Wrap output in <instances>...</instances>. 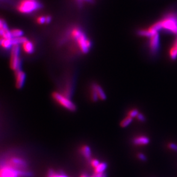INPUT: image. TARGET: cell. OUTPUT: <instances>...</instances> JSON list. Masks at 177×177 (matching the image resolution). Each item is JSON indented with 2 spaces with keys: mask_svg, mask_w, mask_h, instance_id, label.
I'll return each instance as SVG.
<instances>
[{
  "mask_svg": "<svg viewBox=\"0 0 177 177\" xmlns=\"http://www.w3.org/2000/svg\"><path fill=\"white\" fill-rule=\"evenodd\" d=\"M33 173L28 170H20L2 159L1 162L0 177H32Z\"/></svg>",
  "mask_w": 177,
  "mask_h": 177,
  "instance_id": "obj_1",
  "label": "cell"
},
{
  "mask_svg": "<svg viewBox=\"0 0 177 177\" xmlns=\"http://www.w3.org/2000/svg\"><path fill=\"white\" fill-rule=\"evenodd\" d=\"M70 36L76 42L79 49L83 54H86L89 51L92 45L91 42L80 28H73L70 32Z\"/></svg>",
  "mask_w": 177,
  "mask_h": 177,
  "instance_id": "obj_2",
  "label": "cell"
},
{
  "mask_svg": "<svg viewBox=\"0 0 177 177\" xmlns=\"http://www.w3.org/2000/svg\"><path fill=\"white\" fill-rule=\"evenodd\" d=\"M41 7V4L37 0H21L17 6V9L21 13L27 14L35 11Z\"/></svg>",
  "mask_w": 177,
  "mask_h": 177,
  "instance_id": "obj_3",
  "label": "cell"
},
{
  "mask_svg": "<svg viewBox=\"0 0 177 177\" xmlns=\"http://www.w3.org/2000/svg\"><path fill=\"white\" fill-rule=\"evenodd\" d=\"M162 29L166 32L177 34V14L170 13L161 20Z\"/></svg>",
  "mask_w": 177,
  "mask_h": 177,
  "instance_id": "obj_4",
  "label": "cell"
},
{
  "mask_svg": "<svg viewBox=\"0 0 177 177\" xmlns=\"http://www.w3.org/2000/svg\"><path fill=\"white\" fill-rule=\"evenodd\" d=\"M52 97L60 105L63 106L65 109L72 112L75 111L76 109V106L75 105V104L65 95H63L59 92H55L53 93Z\"/></svg>",
  "mask_w": 177,
  "mask_h": 177,
  "instance_id": "obj_5",
  "label": "cell"
},
{
  "mask_svg": "<svg viewBox=\"0 0 177 177\" xmlns=\"http://www.w3.org/2000/svg\"><path fill=\"white\" fill-rule=\"evenodd\" d=\"M20 47L19 45H13L11 49L10 67L14 71L20 69V59L19 57Z\"/></svg>",
  "mask_w": 177,
  "mask_h": 177,
  "instance_id": "obj_6",
  "label": "cell"
},
{
  "mask_svg": "<svg viewBox=\"0 0 177 177\" xmlns=\"http://www.w3.org/2000/svg\"><path fill=\"white\" fill-rule=\"evenodd\" d=\"M91 97L94 101L97 100H105L106 99V95L100 85L94 83L91 86Z\"/></svg>",
  "mask_w": 177,
  "mask_h": 177,
  "instance_id": "obj_7",
  "label": "cell"
},
{
  "mask_svg": "<svg viewBox=\"0 0 177 177\" xmlns=\"http://www.w3.org/2000/svg\"><path fill=\"white\" fill-rule=\"evenodd\" d=\"M8 163L20 170H27V162L23 158L18 157H11L9 159H4Z\"/></svg>",
  "mask_w": 177,
  "mask_h": 177,
  "instance_id": "obj_8",
  "label": "cell"
},
{
  "mask_svg": "<svg viewBox=\"0 0 177 177\" xmlns=\"http://www.w3.org/2000/svg\"><path fill=\"white\" fill-rule=\"evenodd\" d=\"M150 52L152 56H155L160 49V38L158 33L150 37L149 42Z\"/></svg>",
  "mask_w": 177,
  "mask_h": 177,
  "instance_id": "obj_9",
  "label": "cell"
},
{
  "mask_svg": "<svg viewBox=\"0 0 177 177\" xmlns=\"http://www.w3.org/2000/svg\"><path fill=\"white\" fill-rule=\"evenodd\" d=\"M15 79H16V87L20 89L24 86L25 81V74L21 69H18L15 71Z\"/></svg>",
  "mask_w": 177,
  "mask_h": 177,
  "instance_id": "obj_10",
  "label": "cell"
},
{
  "mask_svg": "<svg viewBox=\"0 0 177 177\" xmlns=\"http://www.w3.org/2000/svg\"><path fill=\"white\" fill-rule=\"evenodd\" d=\"M0 34L1 38L13 39L11 31L8 29L5 21L3 19H1L0 22Z\"/></svg>",
  "mask_w": 177,
  "mask_h": 177,
  "instance_id": "obj_11",
  "label": "cell"
},
{
  "mask_svg": "<svg viewBox=\"0 0 177 177\" xmlns=\"http://www.w3.org/2000/svg\"><path fill=\"white\" fill-rule=\"evenodd\" d=\"M21 45L23 51L27 54H31L35 51V46L33 43L28 40L25 42Z\"/></svg>",
  "mask_w": 177,
  "mask_h": 177,
  "instance_id": "obj_12",
  "label": "cell"
},
{
  "mask_svg": "<svg viewBox=\"0 0 177 177\" xmlns=\"http://www.w3.org/2000/svg\"><path fill=\"white\" fill-rule=\"evenodd\" d=\"M80 153L86 160H91L92 152L90 147L88 145H83L80 148Z\"/></svg>",
  "mask_w": 177,
  "mask_h": 177,
  "instance_id": "obj_13",
  "label": "cell"
},
{
  "mask_svg": "<svg viewBox=\"0 0 177 177\" xmlns=\"http://www.w3.org/2000/svg\"><path fill=\"white\" fill-rule=\"evenodd\" d=\"M149 143H150L149 138L144 136L136 137L133 140V143L135 145H147Z\"/></svg>",
  "mask_w": 177,
  "mask_h": 177,
  "instance_id": "obj_14",
  "label": "cell"
},
{
  "mask_svg": "<svg viewBox=\"0 0 177 177\" xmlns=\"http://www.w3.org/2000/svg\"><path fill=\"white\" fill-rule=\"evenodd\" d=\"M1 46L5 49H11L13 46V39L1 38Z\"/></svg>",
  "mask_w": 177,
  "mask_h": 177,
  "instance_id": "obj_15",
  "label": "cell"
},
{
  "mask_svg": "<svg viewBox=\"0 0 177 177\" xmlns=\"http://www.w3.org/2000/svg\"><path fill=\"white\" fill-rule=\"evenodd\" d=\"M47 177H71L68 176L63 171H56L53 169H49L47 172Z\"/></svg>",
  "mask_w": 177,
  "mask_h": 177,
  "instance_id": "obj_16",
  "label": "cell"
},
{
  "mask_svg": "<svg viewBox=\"0 0 177 177\" xmlns=\"http://www.w3.org/2000/svg\"><path fill=\"white\" fill-rule=\"evenodd\" d=\"M107 168V164L106 162H100L99 165L94 168V173L96 174L104 173H105Z\"/></svg>",
  "mask_w": 177,
  "mask_h": 177,
  "instance_id": "obj_17",
  "label": "cell"
},
{
  "mask_svg": "<svg viewBox=\"0 0 177 177\" xmlns=\"http://www.w3.org/2000/svg\"><path fill=\"white\" fill-rule=\"evenodd\" d=\"M138 35L141 36H145V37H151L152 36L155 35V34H154L152 33L151 31H150L149 29L148 30H146V29H141L139 30L138 31Z\"/></svg>",
  "mask_w": 177,
  "mask_h": 177,
  "instance_id": "obj_18",
  "label": "cell"
},
{
  "mask_svg": "<svg viewBox=\"0 0 177 177\" xmlns=\"http://www.w3.org/2000/svg\"><path fill=\"white\" fill-rule=\"evenodd\" d=\"M28 39L25 37L23 36L18 37H16V38H13V45H19V44H23L25 42H26Z\"/></svg>",
  "mask_w": 177,
  "mask_h": 177,
  "instance_id": "obj_19",
  "label": "cell"
},
{
  "mask_svg": "<svg viewBox=\"0 0 177 177\" xmlns=\"http://www.w3.org/2000/svg\"><path fill=\"white\" fill-rule=\"evenodd\" d=\"M132 121V118H130V117L127 116L126 118H125L121 121L120 126L123 128L127 127L131 123Z\"/></svg>",
  "mask_w": 177,
  "mask_h": 177,
  "instance_id": "obj_20",
  "label": "cell"
},
{
  "mask_svg": "<svg viewBox=\"0 0 177 177\" xmlns=\"http://www.w3.org/2000/svg\"><path fill=\"white\" fill-rule=\"evenodd\" d=\"M11 35L13 38L23 36V32L19 29H13L11 30Z\"/></svg>",
  "mask_w": 177,
  "mask_h": 177,
  "instance_id": "obj_21",
  "label": "cell"
},
{
  "mask_svg": "<svg viewBox=\"0 0 177 177\" xmlns=\"http://www.w3.org/2000/svg\"><path fill=\"white\" fill-rule=\"evenodd\" d=\"M170 57L172 60H176L177 58V48L173 47L170 51Z\"/></svg>",
  "mask_w": 177,
  "mask_h": 177,
  "instance_id": "obj_22",
  "label": "cell"
},
{
  "mask_svg": "<svg viewBox=\"0 0 177 177\" xmlns=\"http://www.w3.org/2000/svg\"><path fill=\"white\" fill-rule=\"evenodd\" d=\"M139 111L137 109H132L131 110H130V112L128 113V116H129L131 118H134L135 117H137V116L139 114Z\"/></svg>",
  "mask_w": 177,
  "mask_h": 177,
  "instance_id": "obj_23",
  "label": "cell"
},
{
  "mask_svg": "<svg viewBox=\"0 0 177 177\" xmlns=\"http://www.w3.org/2000/svg\"><path fill=\"white\" fill-rule=\"evenodd\" d=\"M100 162L97 160V159H91V161H90V164H91V166L95 168V167H96L97 166L99 165V164H100Z\"/></svg>",
  "mask_w": 177,
  "mask_h": 177,
  "instance_id": "obj_24",
  "label": "cell"
},
{
  "mask_svg": "<svg viewBox=\"0 0 177 177\" xmlns=\"http://www.w3.org/2000/svg\"><path fill=\"white\" fill-rule=\"evenodd\" d=\"M37 24H43L46 23V20H45V17L44 16H40L36 20Z\"/></svg>",
  "mask_w": 177,
  "mask_h": 177,
  "instance_id": "obj_25",
  "label": "cell"
},
{
  "mask_svg": "<svg viewBox=\"0 0 177 177\" xmlns=\"http://www.w3.org/2000/svg\"><path fill=\"white\" fill-rule=\"evenodd\" d=\"M138 158L139 160L143 162H146L147 161V157L143 153H139L138 154Z\"/></svg>",
  "mask_w": 177,
  "mask_h": 177,
  "instance_id": "obj_26",
  "label": "cell"
},
{
  "mask_svg": "<svg viewBox=\"0 0 177 177\" xmlns=\"http://www.w3.org/2000/svg\"><path fill=\"white\" fill-rule=\"evenodd\" d=\"M168 148L174 151L177 152V144L176 143H171L168 144Z\"/></svg>",
  "mask_w": 177,
  "mask_h": 177,
  "instance_id": "obj_27",
  "label": "cell"
},
{
  "mask_svg": "<svg viewBox=\"0 0 177 177\" xmlns=\"http://www.w3.org/2000/svg\"><path fill=\"white\" fill-rule=\"evenodd\" d=\"M102 174H103V173H102ZM101 174H96V173H94V174H93L92 176H89L87 175V174L83 173V174H82L80 175V177H100V176H101Z\"/></svg>",
  "mask_w": 177,
  "mask_h": 177,
  "instance_id": "obj_28",
  "label": "cell"
},
{
  "mask_svg": "<svg viewBox=\"0 0 177 177\" xmlns=\"http://www.w3.org/2000/svg\"><path fill=\"white\" fill-rule=\"evenodd\" d=\"M136 118L141 121H145V120H146V118H145L144 116L141 113H139Z\"/></svg>",
  "mask_w": 177,
  "mask_h": 177,
  "instance_id": "obj_29",
  "label": "cell"
},
{
  "mask_svg": "<svg viewBox=\"0 0 177 177\" xmlns=\"http://www.w3.org/2000/svg\"><path fill=\"white\" fill-rule=\"evenodd\" d=\"M45 20H46V24H49L51 21V17L49 16H45Z\"/></svg>",
  "mask_w": 177,
  "mask_h": 177,
  "instance_id": "obj_30",
  "label": "cell"
},
{
  "mask_svg": "<svg viewBox=\"0 0 177 177\" xmlns=\"http://www.w3.org/2000/svg\"><path fill=\"white\" fill-rule=\"evenodd\" d=\"M80 1H86V2H92V0H79Z\"/></svg>",
  "mask_w": 177,
  "mask_h": 177,
  "instance_id": "obj_31",
  "label": "cell"
},
{
  "mask_svg": "<svg viewBox=\"0 0 177 177\" xmlns=\"http://www.w3.org/2000/svg\"><path fill=\"white\" fill-rule=\"evenodd\" d=\"M100 177H107V174L105 173H103V174H101V176H100Z\"/></svg>",
  "mask_w": 177,
  "mask_h": 177,
  "instance_id": "obj_32",
  "label": "cell"
},
{
  "mask_svg": "<svg viewBox=\"0 0 177 177\" xmlns=\"http://www.w3.org/2000/svg\"><path fill=\"white\" fill-rule=\"evenodd\" d=\"M174 47H175L177 48V40H176V42H175L174 44Z\"/></svg>",
  "mask_w": 177,
  "mask_h": 177,
  "instance_id": "obj_33",
  "label": "cell"
}]
</instances>
